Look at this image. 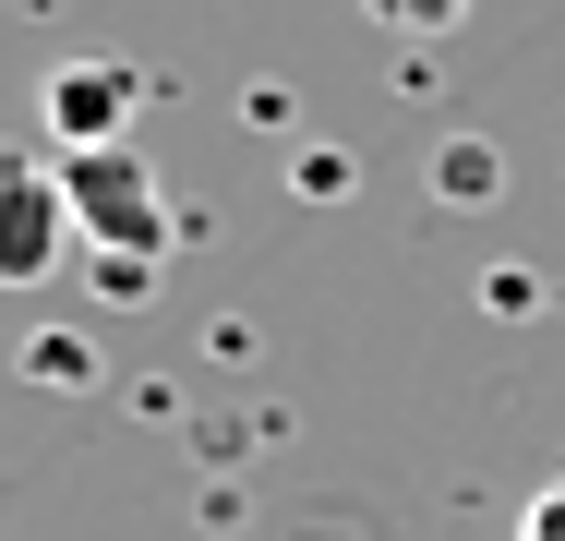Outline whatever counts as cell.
I'll use <instances>...</instances> for the list:
<instances>
[{
  "label": "cell",
  "mask_w": 565,
  "mask_h": 541,
  "mask_svg": "<svg viewBox=\"0 0 565 541\" xmlns=\"http://www.w3.org/2000/svg\"><path fill=\"white\" fill-rule=\"evenodd\" d=\"M49 169H61V205L85 229V253H132V265L169 253V193H157L145 145H49Z\"/></svg>",
  "instance_id": "cell-1"
},
{
  "label": "cell",
  "mask_w": 565,
  "mask_h": 541,
  "mask_svg": "<svg viewBox=\"0 0 565 541\" xmlns=\"http://www.w3.org/2000/svg\"><path fill=\"white\" fill-rule=\"evenodd\" d=\"M73 241H85V229H73V205H61V169H49L36 145H12V157H0V289L61 277Z\"/></svg>",
  "instance_id": "cell-2"
},
{
  "label": "cell",
  "mask_w": 565,
  "mask_h": 541,
  "mask_svg": "<svg viewBox=\"0 0 565 541\" xmlns=\"http://www.w3.org/2000/svg\"><path fill=\"white\" fill-rule=\"evenodd\" d=\"M132 108H145V73L132 61H61L36 85V132L49 145H132Z\"/></svg>",
  "instance_id": "cell-3"
},
{
  "label": "cell",
  "mask_w": 565,
  "mask_h": 541,
  "mask_svg": "<svg viewBox=\"0 0 565 541\" xmlns=\"http://www.w3.org/2000/svg\"><path fill=\"white\" fill-rule=\"evenodd\" d=\"M434 193H446V205H493V193H505V145H493V132H446V145H434Z\"/></svg>",
  "instance_id": "cell-4"
},
{
  "label": "cell",
  "mask_w": 565,
  "mask_h": 541,
  "mask_svg": "<svg viewBox=\"0 0 565 541\" xmlns=\"http://www.w3.org/2000/svg\"><path fill=\"white\" fill-rule=\"evenodd\" d=\"M12 361H24V385H97V349H85L73 325H49V337H24Z\"/></svg>",
  "instance_id": "cell-5"
},
{
  "label": "cell",
  "mask_w": 565,
  "mask_h": 541,
  "mask_svg": "<svg viewBox=\"0 0 565 541\" xmlns=\"http://www.w3.org/2000/svg\"><path fill=\"white\" fill-rule=\"evenodd\" d=\"M361 12H373L385 36H446V24L469 12V0H361Z\"/></svg>",
  "instance_id": "cell-6"
},
{
  "label": "cell",
  "mask_w": 565,
  "mask_h": 541,
  "mask_svg": "<svg viewBox=\"0 0 565 541\" xmlns=\"http://www.w3.org/2000/svg\"><path fill=\"white\" fill-rule=\"evenodd\" d=\"M289 193H301V205H338V193H349V157H338V145H301V157H289Z\"/></svg>",
  "instance_id": "cell-7"
},
{
  "label": "cell",
  "mask_w": 565,
  "mask_h": 541,
  "mask_svg": "<svg viewBox=\"0 0 565 541\" xmlns=\"http://www.w3.org/2000/svg\"><path fill=\"white\" fill-rule=\"evenodd\" d=\"M157 289V265H132V253H97V301H145Z\"/></svg>",
  "instance_id": "cell-8"
},
{
  "label": "cell",
  "mask_w": 565,
  "mask_h": 541,
  "mask_svg": "<svg viewBox=\"0 0 565 541\" xmlns=\"http://www.w3.org/2000/svg\"><path fill=\"white\" fill-rule=\"evenodd\" d=\"M518 541H565V481H542V494L518 506Z\"/></svg>",
  "instance_id": "cell-9"
}]
</instances>
